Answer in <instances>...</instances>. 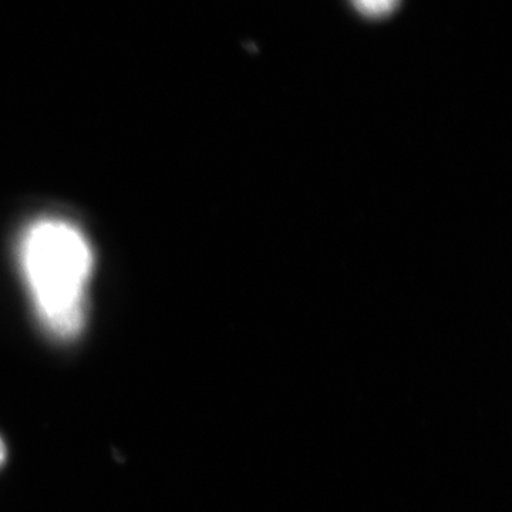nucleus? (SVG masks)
Here are the masks:
<instances>
[{
  "instance_id": "f03ea898",
  "label": "nucleus",
  "mask_w": 512,
  "mask_h": 512,
  "mask_svg": "<svg viewBox=\"0 0 512 512\" xmlns=\"http://www.w3.org/2000/svg\"><path fill=\"white\" fill-rule=\"evenodd\" d=\"M357 12L369 19H382L392 15L400 0H352Z\"/></svg>"
},
{
  "instance_id": "f257e3e1",
  "label": "nucleus",
  "mask_w": 512,
  "mask_h": 512,
  "mask_svg": "<svg viewBox=\"0 0 512 512\" xmlns=\"http://www.w3.org/2000/svg\"><path fill=\"white\" fill-rule=\"evenodd\" d=\"M19 262L37 318L59 340L79 335L93 274L89 239L73 222L43 217L20 238Z\"/></svg>"
},
{
  "instance_id": "7ed1b4c3",
  "label": "nucleus",
  "mask_w": 512,
  "mask_h": 512,
  "mask_svg": "<svg viewBox=\"0 0 512 512\" xmlns=\"http://www.w3.org/2000/svg\"><path fill=\"white\" fill-rule=\"evenodd\" d=\"M6 460V447L5 443H3V440L0 439V466H2L3 463H5Z\"/></svg>"
}]
</instances>
